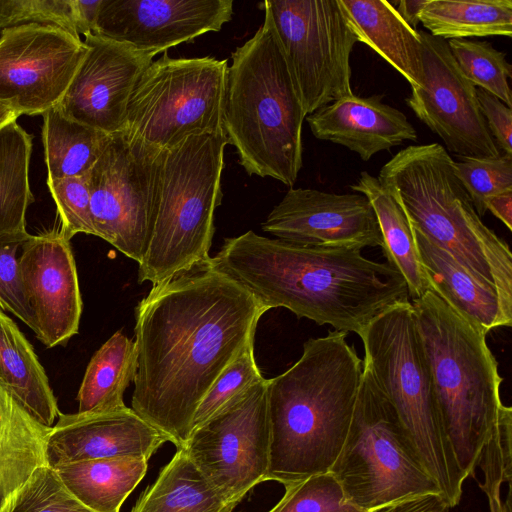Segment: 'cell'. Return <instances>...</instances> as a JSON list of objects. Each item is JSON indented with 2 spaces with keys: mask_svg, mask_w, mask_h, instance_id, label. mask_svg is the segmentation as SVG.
I'll return each instance as SVG.
<instances>
[{
  "mask_svg": "<svg viewBox=\"0 0 512 512\" xmlns=\"http://www.w3.org/2000/svg\"><path fill=\"white\" fill-rule=\"evenodd\" d=\"M267 309L209 260L153 285L135 307L131 408L176 449L214 382L249 345Z\"/></svg>",
  "mask_w": 512,
  "mask_h": 512,
  "instance_id": "6da1fadb",
  "label": "cell"
},
{
  "mask_svg": "<svg viewBox=\"0 0 512 512\" xmlns=\"http://www.w3.org/2000/svg\"><path fill=\"white\" fill-rule=\"evenodd\" d=\"M211 262L267 310L283 307L347 334L359 335L383 311L409 300L402 275L360 249L305 246L249 230L225 238Z\"/></svg>",
  "mask_w": 512,
  "mask_h": 512,
  "instance_id": "7a4b0ae2",
  "label": "cell"
},
{
  "mask_svg": "<svg viewBox=\"0 0 512 512\" xmlns=\"http://www.w3.org/2000/svg\"><path fill=\"white\" fill-rule=\"evenodd\" d=\"M329 331L310 338L301 357L268 379V480L282 485L329 472L346 439L363 373V360Z\"/></svg>",
  "mask_w": 512,
  "mask_h": 512,
  "instance_id": "3957f363",
  "label": "cell"
},
{
  "mask_svg": "<svg viewBox=\"0 0 512 512\" xmlns=\"http://www.w3.org/2000/svg\"><path fill=\"white\" fill-rule=\"evenodd\" d=\"M231 53L222 126L248 175L292 188L303 165L306 113L281 50L271 15Z\"/></svg>",
  "mask_w": 512,
  "mask_h": 512,
  "instance_id": "277c9868",
  "label": "cell"
},
{
  "mask_svg": "<svg viewBox=\"0 0 512 512\" xmlns=\"http://www.w3.org/2000/svg\"><path fill=\"white\" fill-rule=\"evenodd\" d=\"M402 203L412 227L494 287L512 312V253L477 214L455 161L439 143L410 145L377 177Z\"/></svg>",
  "mask_w": 512,
  "mask_h": 512,
  "instance_id": "5b68a950",
  "label": "cell"
},
{
  "mask_svg": "<svg viewBox=\"0 0 512 512\" xmlns=\"http://www.w3.org/2000/svg\"><path fill=\"white\" fill-rule=\"evenodd\" d=\"M411 305L443 427L461 470L475 478L504 405L498 362L486 335L432 291Z\"/></svg>",
  "mask_w": 512,
  "mask_h": 512,
  "instance_id": "8992f818",
  "label": "cell"
},
{
  "mask_svg": "<svg viewBox=\"0 0 512 512\" xmlns=\"http://www.w3.org/2000/svg\"><path fill=\"white\" fill-rule=\"evenodd\" d=\"M363 361L394 407L423 467L453 508L467 477L443 427L411 301L398 302L359 334Z\"/></svg>",
  "mask_w": 512,
  "mask_h": 512,
  "instance_id": "52a82bcc",
  "label": "cell"
},
{
  "mask_svg": "<svg viewBox=\"0 0 512 512\" xmlns=\"http://www.w3.org/2000/svg\"><path fill=\"white\" fill-rule=\"evenodd\" d=\"M224 133L186 137L163 151L151 233L138 282L156 285L210 259L221 204Z\"/></svg>",
  "mask_w": 512,
  "mask_h": 512,
  "instance_id": "ba28073f",
  "label": "cell"
},
{
  "mask_svg": "<svg viewBox=\"0 0 512 512\" xmlns=\"http://www.w3.org/2000/svg\"><path fill=\"white\" fill-rule=\"evenodd\" d=\"M329 472L346 501L362 512L411 495L440 494L364 361L348 433Z\"/></svg>",
  "mask_w": 512,
  "mask_h": 512,
  "instance_id": "9c48e42d",
  "label": "cell"
},
{
  "mask_svg": "<svg viewBox=\"0 0 512 512\" xmlns=\"http://www.w3.org/2000/svg\"><path fill=\"white\" fill-rule=\"evenodd\" d=\"M227 68V59L172 58L164 52L136 84L122 132L158 151L192 135L224 133Z\"/></svg>",
  "mask_w": 512,
  "mask_h": 512,
  "instance_id": "30bf717a",
  "label": "cell"
},
{
  "mask_svg": "<svg viewBox=\"0 0 512 512\" xmlns=\"http://www.w3.org/2000/svg\"><path fill=\"white\" fill-rule=\"evenodd\" d=\"M306 115L348 95L357 41L338 0H266Z\"/></svg>",
  "mask_w": 512,
  "mask_h": 512,
  "instance_id": "8fae6325",
  "label": "cell"
},
{
  "mask_svg": "<svg viewBox=\"0 0 512 512\" xmlns=\"http://www.w3.org/2000/svg\"><path fill=\"white\" fill-rule=\"evenodd\" d=\"M162 153L121 131L86 175L96 236L138 263L151 233Z\"/></svg>",
  "mask_w": 512,
  "mask_h": 512,
  "instance_id": "7c38bea8",
  "label": "cell"
},
{
  "mask_svg": "<svg viewBox=\"0 0 512 512\" xmlns=\"http://www.w3.org/2000/svg\"><path fill=\"white\" fill-rule=\"evenodd\" d=\"M268 379H262L192 430L183 448L229 502L239 504L268 480Z\"/></svg>",
  "mask_w": 512,
  "mask_h": 512,
  "instance_id": "4fadbf2b",
  "label": "cell"
},
{
  "mask_svg": "<svg viewBox=\"0 0 512 512\" xmlns=\"http://www.w3.org/2000/svg\"><path fill=\"white\" fill-rule=\"evenodd\" d=\"M88 52L79 36L29 24L2 31L0 103L18 116L56 106Z\"/></svg>",
  "mask_w": 512,
  "mask_h": 512,
  "instance_id": "5bb4252c",
  "label": "cell"
},
{
  "mask_svg": "<svg viewBox=\"0 0 512 512\" xmlns=\"http://www.w3.org/2000/svg\"><path fill=\"white\" fill-rule=\"evenodd\" d=\"M423 79L406 99L418 119L459 157L501 153L481 114L476 86L461 72L447 41L419 31Z\"/></svg>",
  "mask_w": 512,
  "mask_h": 512,
  "instance_id": "9a60e30c",
  "label": "cell"
},
{
  "mask_svg": "<svg viewBox=\"0 0 512 512\" xmlns=\"http://www.w3.org/2000/svg\"><path fill=\"white\" fill-rule=\"evenodd\" d=\"M278 239L315 247H382L375 212L360 193L290 188L261 225Z\"/></svg>",
  "mask_w": 512,
  "mask_h": 512,
  "instance_id": "2e32d148",
  "label": "cell"
},
{
  "mask_svg": "<svg viewBox=\"0 0 512 512\" xmlns=\"http://www.w3.org/2000/svg\"><path fill=\"white\" fill-rule=\"evenodd\" d=\"M232 14V0H101L92 34L157 55L219 32Z\"/></svg>",
  "mask_w": 512,
  "mask_h": 512,
  "instance_id": "e0dca14e",
  "label": "cell"
},
{
  "mask_svg": "<svg viewBox=\"0 0 512 512\" xmlns=\"http://www.w3.org/2000/svg\"><path fill=\"white\" fill-rule=\"evenodd\" d=\"M84 37L88 52L56 106L113 135L122 131L131 94L155 55L94 34Z\"/></svg>",
  "mask_w": 512,
  "mask_h": 512,
  "instance_id": "ac0fdd59",
  "label": "cell"
},
{
  "mask_svg": "<svg viewBox=\"0 0 512 512\" xmlns=\"http://www.w3.org/2000/svg\"><path fill=\"white\" fill-rule=\"evenodd\" d=\"M19 257L37 338L48 348L78 333L82 298L70 240L59 230L30 235Z\"/></svg>",
  "mask_w": 512,
  "mask_h": 512,
  "instance_id": "d6986e66",
  "label": "cell"
},
{
  "mask_svg": "<svg viewBox=\"0 0 512 512\" xmlns=\"http://www.w3.org/2000/svg\"><path fill=\"white\" fill-rule=\"evenodd\" d=\"M167 437L127 406L96 413H59L46 440L51 467L108 458L151 456Z\"/></svg>",
  "mask_w": 512,
  "mask_h": 512,
  "instance_id": "ffe728a7",
  "label": "cell"
},
{
  "mask_svg": "<svg viewBox=\"0 0 512 512\" xmlns=\"http://www.w3.org/2000/svg\"><path fill=\"white\" fill-rule=\"evenodd\" d=\"M315 138L347 147L363 161L404 141H416L413 125L382 95L342 97L306 116Z\"/></svg>",
  "mask_w": 512,
  "mask_h": 512,
  "instance_id": "44dd1931",
  "label": "cell"
},
{
  "mask_svg": "<svg viewBox=\"0 0 512 512\" xmlns=\"http://www.w3.org/2000/svg\"><path fill=\"white\" fill-rule=\"evenodd\" d=\"M414 233L430 291L485 335L494 328L511 326L512 312L505 308L494 287L422 233L415 229Z\"/></svg>",
  "mask_w": 512,
  "mask_h": 512,
  "instance_id": "7402d4cb",
  "label": "cell"
},
{
  "mask_svg": "<svg viewBox=\"0 0 512 512\" xmlns=\"http://www.w3.org/2000/svg\"><path fill=\"white\" fill-rule=\"evenodd\" d=\"M343 16L358 42L374 50L411 85H422V43L386 0H338Z\"/></svg>",
  "mask_w": 512,
  "mask_h": 512,
  "instance_id": "603a6c76",
  "label": "cell"
},
{
  "mask_svg": "<svg viewBox=\"0 0 512 512\" xmlns=\"http://www.w3.org/2000/svg\"><path fill=\"white\" fill-rule=\"evenodd\" d=\"M0 385L34 420L52 427L60 411L33 346L0 309Z\"/></svg>",
  "mask_w": 512,
  "mask_h": 512,
  "instance_id": "cb8c5ba5",
  "label": "cell"
},
{
  "mask_svg": "<svg viewBox=\"0 0 512 512\" xmlns=\"http://www.w3.org/2000/svg\"><path fill=\"white\" fill-rule=\"evenodd\" d=\"M352 190L370 202L382 235V251L386 262L404 278L409 297L414 300L430 291L422 266L414 229L400 200L386 190L378 178L366 171L360 173Z\"/></svg>",
  "mask_w": 512,
  "mask_h": 512,
  "instance_id": "d4e9b609",
  "label": "cell"
},
{
  "mask_svg": "<svg viewBox=\"0 0 512 512\" xmlns=\"http://www.w3.org/2000/svg\"><path fill=\"white\" fill-rule=\"evenodd\" d=\"M50 428L34 420L0 385V512L37 468L48 465Z\"/></svg>",
  "mask_w": 512,
  "mask_h": 512,
  "instance_id": "484cf974",
  "label": "cell"
},
{
  "mask_svg": "<svg viewBox=\"0 0 512 512\" xmlns=\"http://www.w3.org/2000/svg\"><path fill=\"white\" fill-rule=\"evenodd\" d=\"M236 506L202 475L183 449H177L131 512H233Z\"/></svg>",
  "mask_w": 512,
  "mask_h": 512,
  "instance_id": "4316f807",
  "label": "cell"
},
{
  "mask_svg": "<svg viewBox=\"0 0 512 512\" xmlns=\"http://www.w3.org/2000/svg\"><path fill=\"white\" fill-rule=\"evenodd\" d=\"M144 458H108L53 467L68 490L94 512H120L146 475Z\"/></svg>",
  "mask_w": 512,
  "mask_h": 512,
  "instance_id": "83f0119b",
  "label": "cell"
},
{
  "mask_svg": "<svg viewBox=\"0 0 512 512\" xmlns=\"http://www.w3.org/2000/svg\"><path fill=\"white\" fill-rule=\"evenodd\" d=\"M137 370L135 341L115 332L92 356L80 385L78 413H96L125 407V390Z\"/></svg>",
  "mask_w": 512,
  "mask_h": 512,
  "instance_id": "f1b7e54d",
  "label": "cell"
},
{
  "mask_svg": "<svg viewBox=\"0 0 512 512\" xmlns=\"http://www.w3.org/2000/svg\"><path fill=\"white\" fill-rule=\"evenodd\" d=\"M42 116L47 179L87 175L107 147L111 135L65 116L57 106Z\"/></svg>",
  "mask_w": 512,
  "mask_h": 512,
  "instance_id": "f546056e",
  "label": "cell"
},
{
  "mask_svg": "<svg viewBox=\"0 0 512 512\" xmlns=\"http://www.w3.org/2000/svg\"><path fill=\"white\" fill-rule=\"evenodd\" d=\"M420 23L444 40L512 36L511 0H427Z\"/></svg>",
  "mask_w": 512,
  "mask_h": 512,
  "instance_id": "4dcf8cb0",
  "label": "cell"
},
{
  "mask_svg": "<svg viewBox=\"0 0 512 512\" xmlns=\"http://www.w3.org/2000/svg\"><path fill=\"white\" fill-rule=\"evenodd\" d=\"M32 137L16 120L0 127V235L26 233L33 203L29 183Z\"/></svg>",
  "mask_w": 512,
  "mask_h": 512,
  "instance_id": "1f68e13d",
  "label": "cell"
},
{
  "mask_svg": "<svg viewBox=\"0 0 512 512\" xmlns=\"http://www.w3.org/2000/svg\"><path fill=\"white\" fill-rule=\"evenodd\" d=\"M447 44L464 76L511 108L508 80L512 77V67L506 54L487 41L450 39Z\"/></svg>",
  "mask_w": 512,
  "mask_h": 512,
  "instance_id": "d6a6232c",
  "label": "cell"
},
{
  "mask_svg": "<svg viewBox=\"0 0 512 512\" xmlns=\"http://www.w3.org/2000/svg\"><path fill=\"white\" fill-rule=\"evenodd\" d=\"M1 512H94L80 502L49 465L37 468Z\"/></svg>",
  "mask_w": 512,
  "mask_h": 512,
  "instance_id": "836d02e7",
  "label": "cell"
},
{
  "mask_svg": "<svg viewBox=\"0 0 512 512\" xmlns=\"http://www.w3.org/2000/svg\"><path fill=\"white\" fill-rule=\"evenodd\" d=\"M283 486V496L267 512H359L346 501L331 472L313 474Z\"/></svg>",
  "mask_w": 512,
  "mask_h": 512,
  "instance_id": "e575fe53",
  "label": "cell"
},
{
  "mask_svg": "<svg viewBox=\"0 0 512 512\" xmlns=\"http://www.w3.org/2000/svg\"><path fill=\"white\" fill-rule=\"evenodd\" d=\"M455 169L480 217L487 211L485 200L488 197L512 191V155L460 157V161H455Z\"/></svg>",
  "mask_w": 512,
  "mask_h": 512,
  "instance_id": "d590c367",
  "label": "cell"
},
{
  "mask_svg": "<svg viewBox=\"0 0 512 512\" xmlns=\"http://www.w3.org/2000/svg\"><path fill=\"white\" fill-rule=\"evenodd\" d=\"M262 379L264 377L254 357V344H251L222 372L207 392L195 413L192 430Z\"/></svg>",
  "mask_w": 512,
  "mask_h": 512,
  "instance_id": "8d00e7d4",
  "label": "cell"
},
{
  "mask_svg": "<svg viewBox=\"0 0 512 512\" xmlns=\"http://www.w3.org/2000/svg\"><path fill=\"white\" fill-rule=\"evenodd\" d=\"M29 236L28 232L0 235V309L15 315L36 334V320L22 282L17 257L19 248Z\"/></svg>",
  "mask_w": 512,
  "mask_h": 512,
  "instance_id": "74e56055",
  "label": "cell"
},
{
  "mask_svg": "<svg viewBox=\"0 0 512 512\" xmlns=\"http://www.w3.org/2000/svg\"><path fill=\"white\" fill-rule=\"evenodd\" d=\"M61 222L60 233L71 240L78 233L96 236L87 177L47 179Z\"/></svg>",
  "mask_w": 512,
  "mask_h": 512,
  "instance_id": "f35d334b",
  "label": "cell"
},
{
  "mask_svg": "<svg viewBox=\"0 0 512 512\" xmlns=\"http://www.w3.org/2000/svg\"><path fill=\"white\" fill-rule=\"evenodd\" d=\"M29 24L54 26L79 36L74 0H0V33Z\"/></svg>",
  "mask_w": 512,
  "mask_h": 512,
  "instance_id": "ab89813d",
  "label": "cell"
},
{
  "mask_svg": "<svg viewBox=\"0 0 512 512\" xmlns=\"http://www.w3.org/2000/svg\"><path fill=\"white\" fill-rule=\"evenodd\" d=\"M481 114L498 149L512 155V110L483 89H477Z\"/></svg>",
  "mask_w": 512,
  "mask_h": 512,
  "instance_id": "60d3db41",
  "label": "cell"
},
{
  "mask_svg": "<svg viewBox=\"0 0 512 512\" xmlns=\"http://www.w3.org/2000/svg\"><path fill=\"white\" fill-rule=\"evenodd\" d=\"M451 507L439 493L411 495L369 512H450Z\"/></svg>",
  "mask_w": 512,
  "mask_h": 512,
  "instance_id": "b9f144b4",
  "label": "cell"
},
{
  "mask_svg": "<svg viewBox=\"0 0 512 512\" xmlns=\"http://www.w3.org/2000/svg\"><path fill=\"white\" fill-rule=\"evenodd\" d=\"M101 0H74L75 27L78 34H92L95 28Z\"/></svg>",
  "mask_w": 512,
  "mask_h": 512,
  "instance_id": "7bdbcfd3",
  "label": "cell"
},
{
  "mask_svg": "<svg viewBox=\"0 0 512 512\" xmlns=\"http://www.w3.org/2000/svg\"><path fill=\"white\" fill-rule=\"evenodd\" d=\"M485 207L504 225L512 230V191L488 197Z\"/></svg>",
  "mask_w": 512,
  "mask_h": 512,
  "instance_id": "ee69618b",
  "label": "cell"
},
{
  "mask_svg": "<svg viewBox=\"0 0 512 512\" xmlns=\"http://www.w3.org/2000/svg\"><path fill=\"white\" fill-rule=\"evenodd\" d=\"M426 2L427 0H401L398 2V7H395V9L404 22L412 29L416 30V27L420 23L421 11Z\"/></svg>",
  "mask_w": 512,
  "mask_h": 512,
  "instance_id": "f6af8a7d",
  "label": "cell"
},
{
  "mask_svg": "<svg viewBox=\"0 0 512 512\" xmlns=\"http://www.w3.org/2000/svg\"><path fill=\"white\" fill-rule=\"evenodd\" d=\"M19 116L10 108L0 103V127L10 121L16 120Z\"/></svg>",
  "mask_w": 512,
  "mask_h": 512,
  "instance_id": "bcb514c9",
  "label": "cell"
},
{
  "mask_svg": "<svg viewBox=\"0 0 512 512\" xmlns=\"http://www.w3.org/2000/svg\"><path fill=\"white\" fill-rule=\"evenodd\" d=\"M359 512H361V511H359ZM368 512H369V511H368Z\"/></svg>",
  "mask_w": 512,
  "mask_h": 512,
  "instance_id": "7dc6e473",
  "label": "cell"
}]
</instances>
